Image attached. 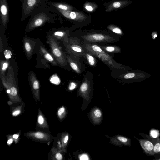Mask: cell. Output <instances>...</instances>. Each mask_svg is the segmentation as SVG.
Listing matches in <instances>:
<instances>
[{"instance_id": "39", "label": "cell", "mask_w": 160, "mask_h": 160, "mask_svg": "<svg viewBox=\"0 0 160 160\" xmlns=\"http://www.w3.org/2000/svg\"><path fill=\"white\" fill-rule=\"evenodd\" d=\"M158 140L160 141V138H158ZM158 154H160V149H159V153Z\"/></svg>"}, {"instance_id": "24", "label": "cell", "mask_w": 160, "mask_h": 160, "mask_svg": "<svg viewBox=\"0 0 160 160\" xmlns=\"http://www.w3.org/2000/svg\"><path fill=\"white\" fill-rule=\"evenodd\" d=\"M44 120L43 117L42 115H39L38 119V122L39 124H42L44 123Z\"/></svg>"}, {"instance_id": "27", "label": "cell", "mask_w": 160, "mask_h": 160, "mask_svg": "<svg viewBox=\"0 0 160 160\" xmlns=\"http://www.w3.org/2000/svg\"><path fill=\"white\" fill-rule=\"evenodd\" d=\"M135 76L133 73H129L125 75L124 77L125 79H128L132 78Z\"/></svg>"}, {"instance_id": "28", "label": "cell", "mask_w": 160, "mask_h": 160, "mask_svg": "<svg viewBox=\"0 0 160 160\" xmlns=\"http://www.w3.org/2000/svg\"><path fill=\"white\" fill-rule=\"evenodd\" d=\"M79 158L81 160H88L89 159L88 156L86 154L81 155Z\"/></svg>"}, {"instance_id": "38", "label": "cell", "mask_w": 160, "mask_h": 160, "mask_svg": "<svg viewBox=\"0 0 160 160\" xmlns=\"http://www.w3.org/2000/svg\"><path fill=\"white\" fill-rule=\"evenodd\" d=\"M19 137V135L17 134H14L13 136V137L15 139H17Z\"/></svg>"}, {"instance_id": "36", "label": "cell", "mask_w": 160, "mask_h": 160, "mask_svg": "<svg viewBox=\"0 0 160 160\" xmlns=\"http://www.w3.org/2000/svg\"><path fill=\"white\" fill-rule=\"evenodd\" d=\"M68 135L66 136L64 138V143H66L68 140Z\"/></svg>"}, {"instance_id": "40", "label": "cell", "mask_w": 160, "mask_h": 160, "mask_svg": "<svg viewBox=\"0 0 160 160\" xmlns=\"http://www.w3.org/2000/svg\"><path fill=\"white\" fill-rule=\"evenodd\" d=\"M157 37V35L156 34H155L154 36V38H156Z\"/></svg>"}, {"instance_id": "4", "label": "cell", "mask_w": 160, "mask_h": 160, "mask_svg": "<svg viewBox=\"0 0 160 160\" xmlns=\"http://www.w3.org/2000/svg\"><path fill=\"white\" fill-rule=\"evenodd\" d=\"M1 17L4 25L7 23L8 18V8L6 0H0Z\"/></svg>"}, {"instance_id": "11", "label": "cell", "mask_w": 160, "mask_h": 160, "mask_svg": "<svg viewBox=\"0 0 160 160\" xmlns=\"http://www.w3.org/2000/svg\"><path fill=\"white\" fill-rule=\"evenodd\" d=\"M150 135L154 138H158L160 135V133L158 130L152 129L150 131Z\"/></svg>"}, {"instance_id": "37", "label": "cell", "mask_w": 160, "mask_h": 160, "mask_svg": "<svg viewBox=\"0 0 160 160\" xmlns=\"http://www.w3.org/2000/svg\"><path fill=\"white\" fill-rule=\"evenodd\" d=\"M13 141V140L12 139H10L8 140L7 143L9 144H11L12 142Z\"/></svg>"}, {"instance_id": "21", "label": "cell", "mask_w": 160, "mask_h": 160, "mask_svg": "<svg viewBox=\"0 0 160 160\" xmlns=\"http://www.w3.org/2000/svg\"><path fill=\"white\" fill-rule=\"evenodd\" d=\"M36 0H28L27 4L30 7L33 6L36 3Z\"/></svg>"}, {"instance_id": "6", "label": "cell", "mask_w": 160, "mask_h": 160, "mask_svg": "<svg viewBox=\"0 0 160 160\" xmlns=\"http://www.w3.org/2000/svg\"><path fill=\"white\" fill-rule=\"evenodd\" d=\"M40 49L41 53L46 60L53 65H57L53 57L43 47L41 46Z\"/></svg>"}, {"instance_id": "1", "label": "cell", "mask_w": 160, "mask_h": 160, "mask_svg": "<svg viewBox=\"0 0 160 160\" xmlns=\"http://www.w3.org/2000/svg\"><path fill=\"white\" fill-rule=\"evenodd\" d=\"M48 38L52 54L58 64L62 66L64 65L65 62L62 52L53 38L50 37H49Z\"/></svg>"}, {"instance_id": "23", "label": "cell", "mask_w": 160, "mask_h": 160, "mask_svg": "<svg viewBox=\"0 0 160 160\" xmlns=\"http://www.w3.org/2000/svg\"><path fill=\"white\" fill-rule=\"evenodd\" d=\"M65 108L63 107L59 108V109L58 110V115L59 117L61 116L62 115V114L65 111Z\"/></svg>"}, {"instance_id": "29", "label": "cell", "mask_w": 160, "mask_h": 160, "mask_svg": "<svg viewBox=\"0 0 160 160\" xmlns=\"http://www.w3.org/2000/svg\"><path fill=\"white\" fill-rule=\"evenodd\" d=\"M113 32L115 33L120 34L122 33L121 30L118 28H115L112 29Z\"/></svg>"}, {"instance_id": "31", "label": "cell", "mask_w": 160, "mask_h": 160, "mask_svg": "<svg viewBox=\"0 0 160 160\" xmlns=\"http://www.w3.org/2000/svg\"><path fill=\"white\" fill-rule=\"evenodd\" d=\"M113 6L115 8H118L121 6V3L119 2H114L112 4Z\"/></svg>"}, {"instance_id": "26", "label": "cell", "mask_w": 160, "mask_h": 160, "mask_svg": "<svg viewBox=\"0 0 160 160\" xmlns=\"http://www.w3.org/2000/svg\"><path fill=\"white\" fill-rule=\"evenodd\" d=\"M72 48L73 50L77 52H81L82 51L81 48L77 46H73Z\"/></svg>"}, {"instance_id": "34", "label": "cell", "mask_w": 160, "mask_h": 160, "mask_svg": "<svg viewBox=\"0 0 160 160\" xmlns=\"http://www.w3.org/2000/svg\"><path fill=\"white\" fill-rule=\"evenodd\" d=\"M86 9L88 11H92L93 10V8L90 6L88 5H87L85 6Z\"/></svg>"}, {"instance_id": "2", "label": "cell", "mask_w": 160, "mask_h": 160, "mask_svg": "<svg viewBox=\"0 0 160 160\" xmlns=\"http://www.w3.org/2000/svg\"><path fill=\"white\" fill-rule=\"evenodd\" d=\"M135 137L139 141L145 154L148 156H152L155 154L154 151L153 145L149 140L147 138L141 139Z\"/></svg>"}, {"instance_id": "13", "label": "cell", "mask_w": 160, "mask_h": 160, "mask_svg": "<svg viewBox=\"0 0 160 160\" xmlns=\"http://www.w3.org/2000/svg\"><path fill=\"white\" fill-rule=\"evenodd\" d=\"M64 33L62 31H58L55 32L53 33L54 37L58 39L61 38L64 35Z\"/></svg>"}, {"instance_id": "5", "label": "cell", "mask_w": 160, "mask_h": 160, "mask_svg": "<svg viewBox=\"0 0 160 160\" xmlns=\"http://www.w3.org/2000/svg\"><path fill=\"white\" fill-rule=\"evenodd\" d=\"M47 20V17L44 14H40L33 19L29 25V28L32 29L40 26Z\"/></svg>"}, {"instance_id": "7", "label": "cell", "mask_w": 160, "mask_h": 160, "mask_svg": "<svg viewBox=\"0 0 160 160\" xmlns=\"http://www.w3.org/2000/svg\"><path fill=\"white\" fill-rule=\"evenodd\" d=\"M24 45L25 51L27 53L31 55L32 51V47L30 43L29 40L28 39H25L24 41Z\"/></svg>"}, {"instance_id": "32", "label": "cell", "mask_w": 160, "mask_h": 160, "mask_svg": "<svg viewBox=\"0 0 160 160\" xmlns=\"http://www.w3.org/2000/svg\"><path fill=\"white\" fill-rule=\"evenodd\" d=\"M56 159L58 160H61L62 159V156L59 153H57L55 156Z\"/></svg>"}, {"instance_id": "12", "label": "cell", "mask_w": 160, "mask_h": 160, "mask_svg": "<svg viewBox=\"0 0 160 160\" xmlns=\"http://www.w3.org/2000/svg\"><path fill=\"white\" fill-rule=\"evenodd\" d=\"M92 37L93 39L97 41L102 40L104 38V36L101 34H94Z\"/></svg>"}, {"instance_id": "33", "label": "cell", "mask_w": 160, "mask_h": 160, "mask_svg": "<svg viewBox=\"0 0 160 160\" xmlns=\"http://www.w3.org/2000/svg\"><path fill=\"white\" fill-rule=\"evenodd\" d=\"M21 111L19 110H16L13 112L12 113L13 116H17L20 113Z\"/></svg>"}, {"instance_id": "18", "label": "cell", "mask_w": 160, "mask_h": 160, "mask_svg": "<svg viewBox=\"0 0 160 160\" xmlns=\"http://www.w3.org/2000/svg\"><path fill=\"white\" fill-rule=\"evenodd\" d=\"M35 136L37 138L41 139L44 137L43 133L40 132H37L35 133Z\"/></svg>"}, {"instance_id": "20", "label": "cell", "mask_w": 160, "mask_h": 160, "mask_svg": "<svg viewBox=\"0 0 160 160\" xmlns=\"http://www.w3.org/2000/svg\"><path fill=\"white\" fill-rule=\"evenodd\" d=\"M92 48L94 51L96 52H101L102 51V49L99 46L96 45H93Z\"/></svg>"}, {"instance_id": "3", "label": "cell", "mask_w": 160, "mask_h": 160, "mask_svg": "<svg viewBox=\"0 0 160 160\" xmlns=\"http://www.w3.org/2000/svg\"><path fill=\"white\" fill-rule=\"evenodd\" d=\"M57 10L66 18L78 21L83 20L85 16L82 13L70 10H63L57 8Z\"/></svg>"}, {"instance_id": "15", "label": "cell", "mask_w": 160, "mask_h": 160, "mask_svg": "<svg viewBox=\"0 0 160 160\" xmlns=\"http://www.w3.org/2000/svg\"><path fill=\"white\" fill-rule=\"evenodd\" d=\"M4 54L5 58L7 59H8L11 58L12 53L10 50H6L4 52Z\"/></svg>"}, {"instance_id": "9", "label": "cell", "mask_w": 160, "mask_h": 160, "mask_svg": "<svg viewBox=\"0 0 160 160\" xmlns=\"http://www.w3.org/2000/svg\"><path fill=\"white\" fill-rule=\"evenodd\" d=\"M52 5L56 8L63 10H70L72 8L70 6L63 3H54Z\"/></svg>"}, {"instance_id": "8", "label": "cell", "mask_w": 160, "mask_h": 160, "mask_svg": "<svg viewBox=\"0 0 160 160\" xmlns=\"http://www.w3.org/2000/svg\"><path fill=\"white\" fill-rule=\"evenodd\" d=\"M9 63L7 61L2 60L0 62V76H4V74L6 69L8 67Z\"/></svg>"}, {"instance_id": "30", "label": "cell", "mask_w": 160, "mask_h": 160, "mask_svg": "<svg viewBox=\"0 0 160 160\" xmlns=\"http://www.w3.org/2000/svg\"><path fill=\"white\" fill-rule=\"evenodd\" d=\"M106 50L109 52H112L114 51L115 48L112 46H108L106 47Z\"/></svg>"}, {"instance_id": "17", "label": "cell", "mask_w": 160, "mask_h": 160, "mask_svg": "<svg viewBox=\"0 0 160 160\" xmlns=\"http://www.w3.org/2000/svg\"><path fill=\"white\" fill-rule=\"evenodd\" d=\"M70 64L72 68L76 72L78 71V68L76 64L70 61Z\"/></svg>"}, {"instance_id": "22", "label": "cell", "mask_w": 160, "mask_h": 160, "mask_svg": "<svg viewBox=\"0 0 160 160\" xmlns=\"http://www.w3.org/2000/svg\"><path fill=\"white\" fill-rule=\"evenodd\" d=\"M118 138L120 141L124 143H127L128 141L127 138L123 137H119Z\"/></svg>"}, {"instance_id": "25", "label": "cell", "mask_w": 160, "mask_h": 160, "mask_svg": "<svg viewBox=\"0 0 160 160\" xmlns=\"http://www.w3.org/2000/svg\"><path fill=\"white\" fill-rule=\"evenodd\" d=\"M76 86L75 83L73 82H71L69 86V89L70 90H72L74 89Z\"/></svg>"}, {"instance_id": "19", "label": "cell", "mask_w": 160, "mask_h": 160, "mask_svg": "<svg viewBox=\"0 0 160 160\" xmlns=\"http://www.w3.org/2000/svg\"><path fill=\"white\" fill-rule=\"evenodd\" d=\"M95 116L97 117H100L102 116V113L100 110L98 109H96L94 112Z\"/></svg>"}, {"instance_id": "35", "label": "cell", "mask_w": 160, "mask_h": 160, "mask_svg": "<svg viewBox=\"0 0 160 160\" xmlns=\"http://www.w3.org/2000/svg\"><path fill=\"white\" fill-rule=\"evenodd\" d=\"M153 156L155 157L154 160H160V154H155Z\"/></svg>"}, {"instance_id": "14", "label": "cell", "mask_w": 160, "mask_h": 160, "mask_svg": "<svg viewBox=\"0 0 160 160\" xmlns=\"http://www.w3.org/2000/svg\"><path fill=\"white\" fill-rule=\"evenodd\" d=\"M87 56L89 64L91 66H93L95 64V60L93 57L88 54H87Z\"/></svg>"}, {"instance_id": "16", "label": "cell", "mask_w": 160, "mask_h": 160, "mask_svg": "<svg viewBox=\"0 0 160 160\" xmlns=\"http://www.w3.org/2000/svg\"><path fill=\"white\" fill-rule=\"evenodd\" d=\"M88 88V85L85 83H82L80 87V90L82 92H84L87 90Z\"/></svg>"}, {"instance_id": "10", "label": "cell", "mask_w": 160, "mask_h": 160, "mask_svg": "<svg viewBox=\"0 0 160 160\" xmlns=\"http://www.w3.org/2000/svg\"><path fill=\"white\" fill-rule=\"evenodd\" d=\"M50 82L53 84L58 85L60 83V80L56 74L52 76L50 79Z\"/></svg>"}]
</instances>
